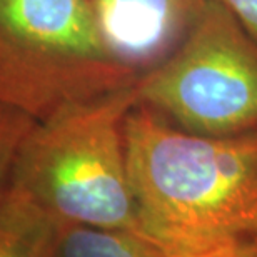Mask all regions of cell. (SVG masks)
Segmentation results:
<instances>
[{
  "instance_id": "10",
  "label": "cell",
  "mask_w": 257,
  "mask_h": 257,
  "mask_svg": "<svg viewBox=\"0 0 257 257\" xmlns=\"http://www.w3.org/2000/svg\"><path fill=\"white\" fill-rule=\"evenodd\" d=\"M214 257H257V239L247 240V242L240 245H235V247Z\"/></svg>"
},
{
  "instance_id": "5",
  "label": "cell",
  "mask_w": 257,
  "mask_h": 257,
  "mask_svg": "<svg viewBox=\"0 0 257 257\" xmlns=\"http://www.w3.org/2000/svg\"><path fill=\"white\" fill-rule=\"evenodd\" d=\"M209 0H90L117 62L144 75L176 52Z\"/></svg>"
},
{
  "instance_id": "2",
  "label": "cell",
  "mask_w": 257,
  "mask_h": 257,
  "mask_svg": "<svg viewBox=\"0 0 257 257\" xmlns=\"http://www.w3.org/2000/svg\"><path fill=\"white\" fill-rule=\"evenodd\" d=\"M137 104L134 84L35 122L9 182L62 225L141 230L124 136Z\"/></svg>"
},
{
  "instance_id": "6",
  "label": "cell",
  "mask_w": 257,
  "mask_h": 257,
  "mask_svg": "<svg viewBox=\"0 0 257 257\" xmlns=\"http://www.w3.org/2000/svg\"><path fill=\"white\" fill-rule=\"evenodd\" d=\"M62 224L12 184L0 189V257H55Z\"/></svg>"
},
{
  "instance_id": "8",
  "label": "cell",
  "mask_w": 257,
  "mask_h": 257,
  "mask_svg": "<svg viewBox=\"0 0 257 257\" xmlns=\"http://www.w3.org/2000/svg\"><path fill=\"white\" fill-rule=\"evenodd\" d=\"M35 120L0 107V189L9 184L15 157Z\"/></svg>"
},
{
  "instance_id": "1",
  "label": "cell",
  "mask_w": 257,
  "mask_h": 257,
  "mask_svg": "<svg viewBox=\"0 0 257 257\" xmlns=\"http://www.w3.org/2000/svg\"><path fill=\"white\" fill-rule=\"evenodd\" d=\"M124 136L139 225L172 257L257 239V134L197 136L137 104Z\"/></svg>"
},
{
  "instance_id": "9",
  "label": "cell",
  "mask_w": 257,
  "mask_h": 257,
  "mask_svg": "<svg viewBox=\"0 0 257 257\" xmlns=\"http://www.w3.org/2000/svg\"><path fill=\"white\" fill-rule=\"evenodd\" d=\"M257 39V0H217Z\"/></svg>"
},
{
  "instance_id": "7",
  "label": "cell",
  "mask_w": 257,
  "mask_h": 257,
  "mask_svg": "<svg viewBox=\"0 0 257 257\" xmlns=\"http://www.w3.org/2000/svg\"><path fill=\"white\" fill-rule=\"evenodd\" d=\"M55 257H172L136 229L62 225Z\"/></svg>"
},
{
  "instance_id": "3",
  "label": "cell",
  "mask_w": 257,
  "mask_h": 257,
  "mask_svg": "<svg viewBox=\"0 0 257 257\" xmlns=\"http://www.w3.org/2000/svg\"><path fill=\"white\" fill-rule=\"evenodd\" d=\"M139 79L105 47L90 0H0L4 109L39 122Z\"/></svg>"
},
{
  "instance_id": "4",
  "label": "cell",
  "mask_w": 257,
  "mask_h": 257,
  "mask_svg": "<svg viewBox=\"0 0 257 257\" xmlns=\"http://www.w3.org/2000/svg\"><path fill=\"white\" fill-rule=\"evenodd\" d=\"M139 104L181 131L209 137L257 134V39L209 0L171 57L137 80Z\"/></svg>"
}]
</instances>
